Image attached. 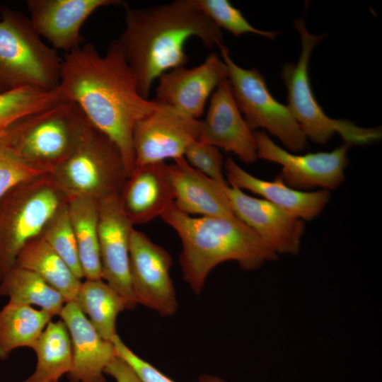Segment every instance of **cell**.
I'll list each match as a JSON object with an SVG mask.
<instances>
[{
    "instance_id": "obj_1",
    "label": "cell",
    "mask_w": 382,
    "mask_h": 382,
    "mask_svg": "<svg viewBox=\"0 0 382 382\" xmlns=\"http://www.w3.org/2000/svg\"><path fill=\"white\" fill-rule=\"evenodd\" d=\"M59 88L89 122L119 149L127 178L134 168L132 132L135 122L160 103L143 98L134 74L117 42L100 55L86 42L62 58Z\"/></svg>"
},
{
    "instance_id": "obj_2",
    "label": "cell",
    "mask_w": 382,
    "mask_h": 382,
    "mask_svg": "<svg viewBox=\"0 0 382 382\" xmlns=\"http://www.w3.org/2000/svg\"><path fill=\"white\" fill-rule=\"evenodd\" d=\"M125 8V27L116 40L146 99L157 78L187 62L184 48L189 38L198 37L207 48L222 43L221 28L192 0Z\"/></svg>"
},
{
    "instance_id": "obj_3",
    "label": "cell",
    "mask_w": 382,
    "mask_h": 382,
    "mask_svg": "<svg viewBox=\"0 0 382 382\" xmlns=\"http://www.w3.org/2000/svg\"><path fill=\"white\" fill-rule=\"evenodd\" d=\"M161 219L178 235L183 278L196 294L203 289L209 272L218 265L233 260L246 270L260 267L277 258L250 227L237 217L192 216L173 205Z\"/></svg>"
},
{
    "instance_id": "obj_4",
    "label": "cell",
    "mask_w": 382,
    "mask_h": 382,
    "mask_svg": "<svg viewBox=\"0 0 382 382\" xmlns=\"http://www.w3.org/2000/svg\"><path fill=\"white\" fill-rule=\"evenodd\" d=\"M0 95L25 87L58 88L62 58L45 43L29 17L0 6Z\"/></svg>"
},
{
    "instance_id": "obj_5",
    "label": "cell",
    "mask_w": 382,
    "mask_h": 382,
    "mask_svg": "<svg viewBox=\"0 0 382 382\" xmlns=\"http://www.w3.org/2000/svg\"><path fill=\"white\" fill-rule=\"evenodd\" d=\"M86 120L76 103L64 100L18 120L0 134V142L51 175L71 151Z\"/></svg>"
},
{
    "instance_id": "obj_6",
    "label": "cell",
    "mask_w": 382,
    "mask_h": 382,
    "mask_svg": "<svg viewBox=\"0 0 382 382\" xmlns=\"http://www.w3.org/2000/svg\"><path fill=\"white\" fill-rule=\"evenodd\" d=\"M50 176L64 197L98 200L120 193L127 179L119 149L88 119L71 151Z\"/></svg>"
},
{
    "instance_id": "obj_7",
    "label": "cell",
    "mask_w": 382,
    "mask_h": 382,
    "mask_svg": "<svg viewBox=\"0 0 382 382\" xmlns=\"http://www.w3.org/2000/svg\"><path fill=\"white\" fill-rule=\"evenodd\" d=\"M300 35L301 48L296 64L283 66L282 78L287 90L286 105L307 139L325 144L338 134L345 143L366 144L381 138L379 127H361L347 120L328 117L318 103L313 94L308 76V63L316 45L323 38L308 32L303 18L294 23Z\"/></svg>"
},
{
    "instance_id": "obj_8",
    "label": "cell",
    "mask_w": 382,
    "mask_h": 382,
    "mask_svg": "<svg viewBox=\"0 0 382 382\" xmlns=\"http://www.w3.org/2000/svg\"><path fill=\"white\" fill-rule=\"evenodd\" d=\"M62 194L47 175L16 186L0 199V282L25 245L41 234L64 200Z\"/></svg>"
},
{
    "instance_id": "obj_9",
    "label": "cell",
    "mask_w": 382,
    "mask_h": 382,
    "mask_svg": "<svg viewBox=\"0 0 382 382\" xmlns=\"http://www.w3.org/2000/svg\"><path fill=\"white\" fill-rule=\"evenodd\" d=\"M228 69V80L236 105L249 127L261 128L276 137L291 152L302 151L307 138L288 107L269 91L263 76L255 69L237 65L223 43L217 45Z\"/></svg>"
},
{
    "instance_id": "obj_10",
    "label": "cell",
    "mask_w": 382,
    "mask_h": 382,
    "mask_svg": "<svg viewBox=\"0 0 382 382\" xmlns=\"http://www.w3.org/2000/svg\"><path fill=\"white\" fill-rule=\"evenodd\" d=\"M257 158L278 163V175L288 186L301 191L315 188H337L345 179L351 145H343L331 151L296 154L275 144L265 131H254Z\"/></svg>"
},
{
    "instance_id": "obj_11",
    "label": "cell",
    "mask_w": 382,
    "mask_h": 382,
    "mask_svg": "<svg viewBox=\"0 0 382 382\" xmlns=\"http://www.w3.org/2000/svg\"><path fill=\"white\" fill-rule=\"evenodd\" d=\"M201 120L161 104L137 120L132 132L134 167L183 158L198 139Z\"/></svg>"
},
{
    "instance_id": "obj_12",
    "label": "cell",
    "mask_w": 382,
    "mask_h": 382,
    "mask_svg": "<svg viewBox=\"0 0 382 382\" xmlns=\"http://www.w3.org/2000/svg\"><path fill=\"white\" fill-rule=\"evenodd\" d=\"M170 255L145 233L133 229L129 245L131 284L137 303L162 316L173 315L178 301L170 270Z\"/></svg>"
},
{
    "instance_id": "obj_13",
    "label": "cell",
    "mask_w": 382,
    "mask_h": 382,
    "mask_svg": "<svg viewBox=\"0 0 382 382\" xmlns=\"http://www.w3.org/2000/svg\"><path fill=\"white\" fill-rule=\"evenodd\" d=\"M133 224L125 214L120 193L98 199V237L102 279L127 302L129 309L137 303L132 291L129 245Z\"/></svg>"
},
{
    "instance_id": "obj_14",
    "label": "cell",
    "mask_w": 382,
    "mask_h": 382,
    "mask_svg": "<svg viewBox=\"0 0 382 382\" xmlns=\"http://www.w3.org/2000/svg\"><path fill=\"white\" fill-rule=\"evenodd\" d=\"M224 190L235 216L253 230L274 253L278 255L299 252L304 232L303 220L228 183L224 185Z\"/></svg>"
},
{
    "instance_id": "obj_15",
    "label": "cell",
    "mask_w": 382,
    "mask_h": 382,
    "mask_svg": "<svg viewBox=\"0 0 382 382\" xmlns=\"http://www.w3.org/2000/svg\"><path fill=\"white\" fill-rule=\"evenodd\" d=\"M227 79L226 64L212 52L197 66H180L161 75L155 100L199 120L211 93Z\"/></svg>"
},
{
    "instance_id": "obj_16",
    "label": "cell",
    "mask_w": 382,
    "mask_h": 382,
    "mask_svg": "<svg viewBox=\"0 0 382 382\" xmlns=\"http://www.w3.org/2000/svg\"><path fill=\"white\" fill-rule=\"evenodd\" d=\"M125 5L120 0H28L30 23L51 47L69 52L84 43L80 32L86 19L97 9Z\"/></svg>"
},
{
    "instance_id": "obj_17",
    "label": "cell",
    "mask_w": 382,
    "mask_h": 382,
    "mask_svg": "<svg viewBox=\"0 0 382 382\" xmlns=\"http://www.w3.org/2000/svg\"><path fill=\"white\" fill-rule=\"evenodd\" d=\"M197 141L231 152L245 163L257 158L254 131L241 113L228 79L212 96L207 116L201 120Z\"/></svg>"
},
{
    "instance_id": "obj_18",
    "label": "cell",
    "mask_w": 382,
    "mask_h": 382,
    "mask_svg": "<svg viewBox=\"0 0 382 382\" xmlns=\"http://www.w3.org/2000/svg\"><path fill=\"white\" fill-rule=\"evenodd\" d=\"M59 317L69 331L72 365L69 382H106L105 369L117 356L112 341L102 338L75 302L64 306Z\"/></svg>"
},
{
    "instance_id": "obj_19",
    "label": "cell",
    "mask_w": 382,
    "mask_h": 382,
    "mask_svg": "<svg viewBox=\"0 0 382 382\" xmlns=\"http://www.w3.org/2000/svg\"><path fill=\"white\" fill-rule=\"evenodd\" d=\"M224 168L229 185L261 196L303 221H311L318 216L330 200V194L328 190H299L288 186L279 176L272 181L258 178L231 158L224 162Z\"/></svg>"
},
{
    "instance_id": "obj_20",
    "label": "cell",
    "mask_w": 382,
    "mask_h": 382,
    "mask_svg": "<svg viewBox=\"0 0 382 382\" xmlns=\"http://www.w3.org/2000/svg\"><path fill=\"white\" fill-rule=\"evenodd\" d=\"M120 199L133 224H142L161 216L174 204L167 163L135 166L120 192Z\"/></svg>"
},
{
    "instance_id": "obj_21",
    "label": "cell",
    "mask_w": 382,
    "mask_h": 382,
    "mask_svg": "<svg viewBox=\"0 0 382 382\" xmlns=\"http://www.w3.org/2000/svg\"><path fill=\"white\" fill-rule=\"evenodd\" d=\"M174 161L167 164V173L177 209L189 215L236 217L224 190L228 183L210 179L190 166L183 157Z\"/></svg>"
},
{
    "instance_id": "obj_22",
    "label": "cell",
    "mask_w": 382,
    "mask_h": 382,
    "mask_svg": "<svg viewBox=\"0 0 382 382\" xmlns=\"http://www.w3.org/2000/svg\"><path fill=\"white\" fill-rule=\"evenodd\" d=\"M16 266L37 274L59 291L66 303L75 301L81 279L41 235L31 239L20 253Z\"/></svg>"
},
{
    "instance_id": "obj_23",
    "label": "cell",
    "mask_w": 382,
    "mask_h": 382,
    "mask_svg": "<svg viewBox=\"0 0 382 382\" xmlns=\"http://www.w3.org/2000/svg\"><path fill=\"white\" fill-rule=\"evenodd\" d=\"M86 279H102L98 237V200L83 196L65 197Z\"/></svg>"
},
{
    "instance_id": "obj_24",
    "label": "cell",
    "mask_w": 382,
    "mask_h": 382,
    "mask_svg": "<svg viewBox=\"0 0 382 382\" xmlns=\"http://www.w3.org/2000/svg\"><path fill=\"white\" fill-rule=\"evenodd\" d=\"M37 362L33 373L21 382H59L72 365L70 335L63 320H50L34 348Z\"/></svg>"
},
{
    "instance_id": "obj_25",
    "label": "cell",
    "mask_w": 382,
    "mask_h": 382,
    "mask_svg": "<svg viewBox=\"0 0 382 382\" xmlns=\"http://www.w3.org/2000/svg\"><path fill=\"white\" fill-rule=\"evenodd\" d=\"M74 302L99 335L108 341L117 335V316L129 309L126 301L103 279L81 282Z\"/></svg>"
},
{
    "instance_id": "obj_26",
    "label": "cell",
    "mask_w": 382,
    "mask_h": 382,
    "mask_svg": "<svg viewBox=\"0 0 382 382\" xmlns=\"http://www.w3.org/2000/svg\"><path fill=\"white\" fill-rule=\"evenodd\" d=\"M52 318L40 309L8 301L0 310V360L18 348L33 349Z\"/></svg>"
},
{
    "instance_id": "obj_27",
    "label": "cell",
    "mask_w": 382,
    "mask_h": 382,
    "mask_svg": "<svg viewBox=\"0 0 382 382\" xmlns=\"http://www.w3.org/2000/svg\"><path fill=\"white\" fill-rule=\"evenodd\" d=\"M0 296L12 303L37 306L52 318L59 316L66 303L62 294L37 274L16 266L1 281Z\"/></svg>"
},
{
    "instance_id": "obj_28",
    "label": "cell",
    "mask_w": 382,
    "mask_h": 382,
    "mask_svg": "<svg viewBox=\"0 0 382 382\" xmlns=\"http://www.w3.org/2000/svg\"><path fill=\"white\" fill-rule=\"evenodd\" d=\"M65 100L59 87H25L0 95V134L23 117Z\"/></svg>"
},
{
    "instance_id": "obj_29",
    "label": "cell",
    "mask_w": 382,
    "mask_h": 382,
    "mask_svg": "<svg viewBox=\"0 0 382 382\" xmlns=\"http://www.w3.org/2000/svg\"><path fill=\"white\" fill-rule=\"evenodd\" d=\"M40 235L79 279L84 278L66 198L47 222Z\"/></svg>"
},
{
    "instance_id": "obj_30",
    "label": "cell",
    "mask_w": 382,
    "mask_h": 382,
    "mask_svg": "<svg viewBox=\"0 0 382 382\" xmlns=\"http://www.w3.org/2000/svg\"><path fill=\"white\" fill-rule=\"evenodd\" d=\"M192 3L219 28H224L236 37L245 33L274 39L276 31H265L253 27L242 13L227 0H192Z\"/></svg>"
},
{
    "instance_id": "obj_31",
    "label": "cell",
    "mask_w": 382,
    "mask_h": 382,
    "mask_svg": "<svg viewBox=\"0 0 382 382\" xmlns=\"http://www.w3.org/2000/svg\"><path fill=\"white\" fill-rule=\"evenodd\" d=\"M50 173L21 160L0 142V199L16 186Z\"/></svg>"
},
{
    "instance_id": "obj_32",
    "label": "cell",
    "mask_w": 382,
    "mask_h": 382,
    "mask_svg": "<svg viewBox=\"0 0 382 382\" xmlns=\"http://www.w3.org/2000/svg\"><path fill=\"white\" fill-rule=\"evenodd\" d=\"M183 158L190 166L210 179L219 183H227L224 175V158L218 148L196 140L187 146Z\"/></svg>"
},
{
    "instance_id": "obj_33",
    "label": "cell",
    "mask_w": 382,
    "mask_h": 382,
    "mask_svg": "<svg viewBox=\"0 0 382 382\" xmlns=\"http://www.w3.org/2000/svg\"><path fill=\"white\" fill-rule=\"evenodd\" d=\"M111 341L114 345L116 355L124 359L135 371L144 382H175L152 364L132 352L124 343L117 334L112 338ZM198 382L226 381L216 376L202 375Z\"/></svg>"
},
{
    "instance_id": "obj_34",
    "label": "cell",
    "mask_w": 382,
    "mask_h": 382,
    "mask_svg": "<svg viewBox=\"0 0 382 382\" xmlns=\"http://www.w3.org/2000/svg\"><path fill=\"white\" fill-rule=\"evenodd\" d=\"M104 373L112 377L116 382H144L135 371L117 356L105 367Z\"/></svg>"
}]
</instances>
